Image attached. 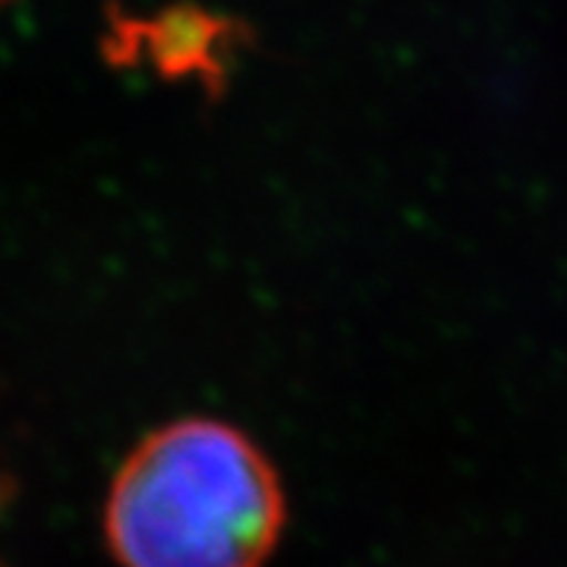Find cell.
Segmentation results:
<instances>
[{"label":"cell","mask_w":567,"mask_h":567,"mask_svg":"<svg viewBox=\"0 0 567 567\" xmlns=\"http://www.w3.org/2000/svg\"><path fill=\"white\" fill-rule=\"evenodd\" d=\"M22 0H0V22L7 20V17H10V13H13V10H17V7H20Z\"/></svg>","instance_id":"cell-2"},{"label":"cell","mask_w":567,"mask_h":567,"mask_svg":"<svg viewBox=\"0 0 567 567\" xmlns=\"http://www.w3.org/2000/svg\"><path fill=\"white\" fill-rule=\"evenodd\" d=\"M281 476L237 425L148 432L114 476L104 536L121 567H265L281 543Z\"/></svg>","instance_id":"cell-1"}]
</instances>
